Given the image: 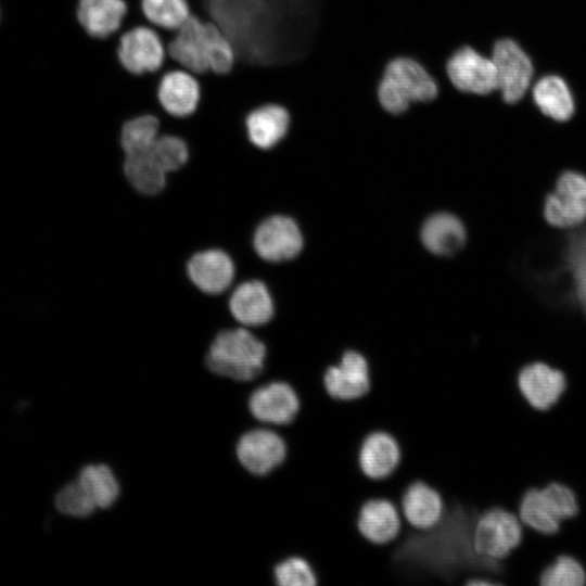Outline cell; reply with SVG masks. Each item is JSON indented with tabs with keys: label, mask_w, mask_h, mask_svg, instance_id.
Returning <instances> with one entry per match:
<instances>
[{
	"label": "cell",
	"mask_w": 586,
	"mask_h": 586,
	"mask_svg": "<svg viewBox=\"0 0 586 586\" xmlns=\"http://www.w3.org/2000/svg\"><path fill=\"white\" fill-rule=\"evenodd\" d=\"M191 10L226 33L238 62L286 68L311 46L319 0H198Z\"/></svg>",
	"instance_id": "cell-1"
},
{
	"label": "cell",
	"mask_w": 586,
	"mask_h": 586,
	"mask_svg": "<svg viewBox=\"0 0 586 586\" xmlns=\"http://www.w3.org/2000/svg\"><path fill=\"white\" fill-rule=\"evenodd\" d=\"M328 396L336 402H355L371 390V368L368 358L359 351L346 349L339 360L329 365L322 374Z\"/></svg>",
	"instance_id": "cell-11"
},
{
	"label": "cell",
	"mask_w": 586,
	"mask_h": 586,
	"mask_svg": "<svg viewBox=\"0 0 586 586\" xmlns=\"http://www.w3.org/2000/svg\"><path fill=\"white\" fill-rule=\"evenodd\" d=\"M214 22L192 14L176 31L160 30L168 60L196 76L209 72L208 53Z\"/></svg>",
	"instance_id": "cell-7"
},
{
	"label": "cell",
	"mask_w": 586,
	"mask_h": 586,
	"mask_svg": "<svg viewBox=\"0 0 586 586\" xmlns=\"http://www.w3.org/2000/svg\"><path fill=\"white\" fill-rule=\"evenodd\" d=\"M278 586H318L319 577L313 563L303 555L291 553L280 559L272 569Z\"/></svg>",
	"instance_id": "cell-31"
},
{
	"label": "cell",
	"mask_w": 586,
	"mask_h": 586,
	"mask_svg": "<svg viewBox=\"0 0 586 586\" xmlns=\"http://www.w3.org/2000/svg\"><path fill=\"white\" fill-rule=\"evenodd\" d=\"M291 126V111L278 102L262 103L250 110L244 118L249 142L264 152L278 148L288 137Z\"/></svg>",
	"instance_id": "cell-21"
},
{
	"label": "cell",
	"mask_w": 586,
	"mask_h": 586,
	"mask_svg": "<svg viewBox=\"0 0 586 586\" xmlns=\"http://www.w3.org/2000/svg\"><path fill=\"white\" fill-rule=\"evenodd\" d=\"M421 240L431 253L438 256H449L463 246L466 230L456 216L438 213L432 215L423 224Z\"/></svg>",
	"instance_id": "cell-25"
},
{
	"label": "cell",
	"mask_w": 586,
	"mask_h": 586,
	"mask_svg": "<svg viewBox=\"0 0 586 586\" xmlns=\"http://www.w3.org/2000/svg\"><path fill=\"white\" fill-rule=\"evenodd\" d=\"M77 480L88 492L97 508H109L118 498V481L106 464L93 463L85 466L80 470Z\"/></svg>",
	"instance_id": "cell-29"
},
{
	"label": "cell",
	"mask_w": 586,
	"mask_h": 586,
	"mask_svg": "<svg viewBox=\"0 0 586 586\" xmlns=\"http://www.w3.org/2000/svg\"><path fill=\"white\" fill-rule=\"evenodd\" d=\"M517 385L522 397L533 409L546 411L560 400L568 381L560 369L543 361H534L521 368Z\"/></svg>",
	"instance_id": "cell-17"
},
{
	"label": "cell",
	"mask_w": 586,
	"mask_h": 586,
	"mask_svg": "<svg viewBox=\"0 0 586 586\" xmlns=\"http://www.w3.org/2000/svg\"><path fill=\"white\" fill-rule=\"evenodd\" d=\"M518 515L523 525L543 535H555L561 527V521L551 512L540 488L537 487L523 493Z\"/></svg>",
	"instance_id": "cell-28"
},
{
	"label": "cell",
	"mask_w": 586,
	"mask_h": 586,
	"mask_svg": "<svg viewBox=\"0 0 586 586\" xmlns=\"http://www.w3.org/2000/svg\"><path fill=\"white\" fill-rule=\"evenodd\" d=\"M538 581L543 586H583L586 584V570L578 559L563 553L540 571Z\"/></svg>",
	"instance_id": "cell-33"
},
{
	"label": "cell",
	"mask_w": 586,
	"mask_h": 586,
	"mask_svg": "<svg viewBox=\"0 0 586 586\" xmlns=\"http://www.w3.org/2000/svg\"><path fill=\"white\" fill-rule=\"evenodd\" d=\"M116 53L123 68L136 76L157 73L168 60L160 30L148 23L120 31Z\"/></svg>",
	"instance_id": "cell-6"
},
{
	"label": "cell",
	"mask_w": 586,
	"mask_h": 586,
	"mask_svg": "<svg viewBox=\"0 0 586 586\" xmlns=\"http://www.w3.org/2000/svg\"><path fill=\"white\" fill-rule=\"evenodd\" d=\"M523 540V524L514 512L502 506H491L477 513L472 528L475 553L484 560L504 566L511 552Z\"/></svg>",
	"instance_id": "cell-5"
},
{
	"label": "cell",
	"mask_w": 586,
	"mask_h": 586,
	"mask_svg": "<svg viewBox=\"0 0 586 586\" xmlns=\"http://www.w3.org/2000/svg\"><path fill=\"white\" fill-rule=\"evenodd\" d=\"M356 527L368 543L387 546L399 538L405 523L396 502L386 497H370L358 509Z\"/></svg>",
	"instance_id": "cell-16"
},
{
	"label": "cell",
	"mask_w": 586,
	"mask_h": 586,
	"mask_svg": "<svg viewBox=\"0 0 586 586\" xmlns=\"http://www.w3.org/2000/svg\"><path fill=\"white\" fill-rule=\"evenodd\" d=\"M255 254L268 263L286 262L300 254L303 235L297 224L285 215H271L263 219L251 238Z\"/></svg>",
	"instance_id": "cell-12"
},
{
	"label": "cell",
	"mask_w": 586,
	"mask_h": 586,
	"mask_svg": "<svg viewBox=\"0 0 586 586\" xmlns=\"http://www.w3.org/2000/svg\"><path fill=\"white\" fill-rule=\"evenodd\" d=\"M235 453L246 471L256 476H266L285 463L289 446L286 440L273 429L256 428L241 435Z\"/></svg>",
	"instance_id": "cell-10"
},
{
	"label": "cell",
	"mask_w": 586,
	"mask_h": 586,
	"mask_svg": "<svg viewBox=\"0 0 586 586\" xmlns=\"http://www.w3.org/2000/svg\"><path fill=\"white\" fill-rule=\"evenodd\" d=\"M551 512L561 522L578 514L579 505L575 492L564 483L550 482L540 488Z\"/></svg>",
	"instance_id": "cell-35"
},
{
	"label": "cell",
	"mask_w": 586,
	"mask_h": 586,
	"mask_svg": "<svg viewBox=\"0 0 586 586\" xmlns=\"http://www.w3.org/2000/svg\"><path fill=\"white\" fill-rule=\"evenodd\" d=\"M122 171L130 189L141 196H157L168 183V175L151 155L150 150L125 155Z\"/></svg>",
	"instance_id": "cell-24"
},
{
	"label": "cell",
	"mask_w": 586,
	"mask_h": 586,
	"mask_svg": "<svg viewBox=\"0 0 586 586\" xmlns=\"http://www.w3.org/2000/svg\"><path fill=\"white\" fill-rule=\"evenodd\" d=\"M148 24L164 31H176L192 15L188 0H141Z\"/></svg>",
	"instance_id": "cell-30"
},
{
	"label": "cell",
	"mask_w": 586,
	"mask_h": 586,
	"mask_svg": "<svg viewBox=\"0 0 586 586\" xmlns=\"http://www.w3.org/2000/svg\"><path fill=\"white\" fill-rule=\"evenodd\" d=\"M162 69L156 97L163 111L176 118L193 115L202 97L199 77L179 66Z\"/></svg>",
	"instance_id": "cell-19"
},
{
	"label": "cell",
	"mask_w": 586,
	"mask_h": 586,
	"mask_svg": "<svg viewBox=\"0 0 586 586\" xmlns=\"http://www.w3.org/2000/svg\"><path fill=\"white\" fill-rule=\"evenodd\" d=\"M231 318L242 327L258 328L271 321L275 303L267 284L259 279L238 283L227 297Z\"/></svg>",
	"instance_id": "cell-20"
},
{
	"label": "cell",
	"mask_w": 586,
	"mask_h": 586,
	"mask_svg": "<svg viewBox=\"0 0 586 586\" xmlns=\"http://www.w3.org/2000/svg\"><path fill=\"white\" fill-rule=\"evenodd\" d=\"M437 93L434 77L408 56L394 58L385 65L377 89L381 107L393 115L406 112L411 104L430 102Z\"/></svg>",
	"instance_id": "cell-4"
},
{
	"label": "cell",
	"mask_w": 586,
	"mask_h": 586,
	"mask_svg": "<svg viewBox=\"0 0 586 586\" xmlns=\"http://www.w3.org/2000/svg\"><path fill=\"white\" fill-rule=\"evenodd\" d=\"M161 132V119L156 114L143 113L126 119L119 131L124 155L148 152Z\"/></svg>",
	"instance_id": "cell-27"
},
{
	"label": "cell",
	"mask_w": 586,
	"mask_h": 586,
	"mask_svg": "<svg viewBox=\"0 0 586 586\" xmlns=\"http://www.w3.org/2000/svg\"><path fill=\"white\" fill-rule=\"evenodd\" d=\"M204 359L211 372L249 382L263 374L267 347L246 327L222 328L214 334Z\"/></svg>",
	"instance_id": "cell-3"
},
{
	"label": "cell",
	"mask_w": 586,
	"mask_h": 586,
	"mask_svg": "<svg viewBox=\"0 0 586 586\" xmlns=\"http://www.w3.org/2000/svg\"><path fill=\"white\" fill-rule=\"evenodd\" d=\"M446 74L451 85L464 93L486 95L496 91L498 87L492 58L469 46L457 49L449 56Z\"/></svg>",
	"instance_id": "cell-14"
},
{
	"label": "cell",
	"mask_w": 586,
	"mask_h": 586,
	"mask_svg": "<svg viewBox=\"0 0 586 586\" xmlns=\"http://www.w3.org/2000/svg\"><path fill=\"white\" fill-rule=\"evenodd\" d=\"M297 390L285 380H272L256 387L249 398L251 415L260 423L289 426L301 411Z\"/></svg>",
	"instance_id": "cell-13"
},
{
	"label": "cell",
	"mask_w": 586,
	"mask_h": 586,
	"mask_svg": "<svg viewBox=\"0 0 586 586\" xmlns=\"http://www.w3.org/2000/svg\"><path fill=\"white\" fill-rule=\"evenodd\" d=\"M150 153L168 176L182 169L190 160L187 140L173 132H161Z\"/></svg>",
	"instance_id": "cell-32"
},
{
	"label": "cell",
	"mask_w": 586,
	"mask_h": 586,
	"mask_svg": "<svg viewBox=\"0 0 586 586\" xmlns=\"http://www.w3.org/2000/svg\"><path fill=\"white\" fill-rule=\"evenodd\" d=\"M398 507L407 527L428 531L443 519L446 504L441 492L424 480L416 479L404 488Z\"/></svg>",
	"instance_id": "cell-18"
},
{
	"label": "cell",
	"mask_w": 586,
	"mask_h": 586,
	"mask_svg": "<svg viewBox=\"0 0 586 586\" xmlns=\"http://www.w3.org/2000/svg\"><path fill=\"white\" fill-rule=\"evenodd\" d=\"M399 441L388 431L373 430L362 438L357 462L361 473L371 481L382 482L390 479L402 462Z\"/></svg>",
	"instance_id": "cell-22"
},
{
	"label": "cell",
	"mask_w": 586,
	"mask_h": 586,
	"mask_svg": "<svg viewBox=\"0 0 586 586\" xmlns=\"http://www.w3.org/2000/svg\"><path fill=\"white\" fill-rule=\"evenodd\" d=\"M479 512L472 505L447 502L435 527L413 531L405 525L399 538L386 546L387 577L411 584H451L477 574H501L504 566L484 560L473 549L472 528Z\"/></svg>",
	"instance_id": "cell-2"
},
{
	"label": "cell",
	"mask_w": 586,
	"mask_h": 586,
	"mask_svg": "<svg viewBox=\"0 0 586 586\" xmlns=\"http://www.w3.org/2000/svg\"><path fill=\"white\" fill-rule=\"evenodd\" d=\"M184 270L189 282L200 293L213 297L227 293L237 277L233 257L219 246L193 252L186 262Z\"/></svg>",
	"instance_id": "cell-8"
},
{
	"label": "cell",
	"mask_w": 586,
	"mask_h": 586,
	"mask_svg": "<svg viewBox=\"0 0 586 586\" xmlns=\"http://www.w3.org/2000/svg\"><path fill=\"white\" fill-rule=\"evenodd\" d=\"M546 220L558 228H571L586 219V176L565 171L557 180L544 205Z\"/></svg>",
	"instance_id": "cell-15"
},
{
	"label": "cell",
	"mask_w": 586,
	"mask_h": 586,
	"mask_svg": "<svg viewBox=\"0 0 586 586\" xmlns=\"http://www.w3.org/2000/svg\"><path fill=\"white\" fill-rule=\"evenodd\" d=\"M533 100L546 116L565 122L574 113L575 104L571 90L563 78L546 75L538 79L532 89Z\"/></svg>",
	"instance_id": "cell-26"
},
{
	"label": "cell",
	"mask_w": 586,
	"mask_h": 586,
	"mask_svg": "<svg viewBox=\"0 0 586 586\" xmlns=\"http://www.w3.org/2000/svg\"><path fill=\"white\" fill-rule=\"evenodd\" d=\"M56 509L69 517L85 518L90 515L97 506L78 480L66 484L55 496Z\"/></svg>",
	"instance_id": "cell-34"
},
{
	"label": "cell",
	"mask_w": 586,
	"mask_h": 586,
	"mask_svg": "<svg viewBox=\"0 0 586 586\" xmlns=\"http://www.w3.org/2000/svg\"><path fill=\"white\" fill-rule=\"evenodd\" d=\"M128 13L126 0H78L76 17L86 31L94 39H109L118 35Z\"/></svg>",
	"instance_id": "cell-23"
},
{
	"label": "cell",
	"mask_w": 586,
	"mask_h": 586,
	"mask_svg": "<svg viewBox=\"0 0 586 586\" xmlns=\"http://www.w3.org/2000/svg\"><path fill=\"white\" fill-rule=\"evenodd\" d=\"M492 60L497 73V90L506 103L520 101L528 90L534 65L522 47L514 40L502 38L492 49Z\"/></svg>",
	"instance_id": "cell-9"
}]
</instances>
